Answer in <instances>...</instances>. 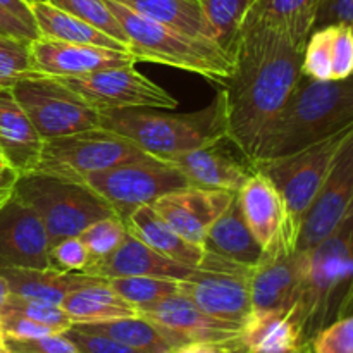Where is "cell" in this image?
Returning a JSON list of instances; mask_svg holds the SVG:
<instances>
[{
	"instance_id": "obj_10",
	"label": "cell",
	"mask_w": 353,
	"mask_h": 353,
	"mask_svg": "<svg viewBox=\"0 0 353 353\" xmlns=\"http://www.w3.org/2000/svg\"><path fill=\"white\" fill-rule=\"evenodd\" d=\"M10 92L43 140L100 128V114L54 76L37 72Z\"/></svg>"
},
{
	"instance_id": "obj_37",
	"label": "cell",
	"mask_w": 353,
	"mask_h": 353,
	"mask_svg": "<svg viewBox=\"0 0 353 353\" xmlns=\"http://www.w3.org/2000/svg\"><path fill=\"white\" fill-rule=\"evenodd\" d=\"M331 41L333 26L314 30L303 48L302 74L316 81H333V64H331Z\"/></svg>"
},
{
	"instance_id": "obj_42",
	"label": "cell",
	"mask_w": 353,
	"mask_h": 353,
	"mask_svg": "<svg viewBox=\"0 0 353 353\" xmlns=\"http://www.w3.org/2000/svg\"><path fill=\"white\" fill-rule=\"evenodd\" d=\"M64 336L81 353H145L119 343L112 338L103 336V334L85 333V331H79L76 327H69Z\"/></svg>"
},
{
	"instance_id": "obj_30",
	"label": "cell",
	"mask_w": 353,
	"mask_h": 353,
	"mask_svg": "<svg viewBox=\"0 0 353 353\" xmlns=\"http://www.w3.org/2000/svg\"><path fill=\"white\" fill-rule=\"evenodd\" d=\"M321 0H255L252 12L281 30L293 45L305 48Z\"/></svg>"
},
{
	"instance_id": "obj_3",
	"label": "cell",
	"mask_w": 353,
	"mask_h": 353,
	"mask_svg": "<svg viewBox=\"0 0 353 353\" xmlns=\"http://www.w3.org/2000/svg\"><path fill=\"white\" fill-rule=\"evenodd\" d=\"M353 126V76L316 81L302 74L261 133L252 162L288 157Z\"/></svg>"
},
{
	"instance_id": "obj_19",
	"label": "cell",
	"mask_w": 353,
	"mask_h": 353,
	"mask_svg": "<svg viewBox=\"0 0 353 353\" xmlns=\"http://www.w3.org/2000/svg\"><path fill=\"white\" fill-rule=\"evenodd\" d=\"M195 268H188L157 254L137 236L128 233L123 243L99 264L90 265L85 274L100 278H128V276H148V278L174 279L183 281L190 278Z\"/></svg>"
},
{
	"instance_id": "obj_8",
	"label": "cell",
	"mask_w": 353,
	"mask_h": 353,
	"mask_svg": "<svg viewBox=\"0 0 353 353\" xmlns=\"http://www.w3.org/2000/svg\"><path fill=\"white\" fill-rule=\"evenodd\" d=\"M86 186L97 193L121 221L157 199L190 186L185 176L171 164L147 157L124 162L103 171L93 172L85 179Z\"/></svg>"
},
{
	"instance_id": "obj_17",
	"label": "cell",
	"mask_w": 353,
	"mask_h": 353,
	"mask_svg": "<svg viewBox=\"0 0 353 353\" xmlns=\"http://www.w3.org/2000/svg\"><path fill=\"white\" fill-rule=\"evenodd\" d=\"M30 57L33 71L45 76H76L137 64V59L126 50L71 43L47 37L31 40Z\"/></svg>"
},
{
	"instance_id": "obj_14",
	"label": "cell",
	"mask_w": 353,
	"mask_h": 353,
	"mask_svg": "<svg viewBox=\"0 0 353 353\" xmlns=\"http://www.w3.org/2000/svg\"><path fill=\"white\" fill-rule=\"evenodd\" d=\"M353 202V130L347 134L330 165L326 179L303 217L296 252L316 247L334 230Z\"/></svg>"
},
{
	"instance_id": "obj_56",
	"label": "cell",
	"mask_w": 353,
	"mask_h": 353,
	"mask_svg": "<svg viewBox=\"0 0 353 353\" xmlns=\"http://www.w3.org/2000/svg\"><path fill=\"white\" fill-rule=\"evenodd\" d=\"M2 90H3V86H0V93H2Z\"/></svg>"
},
{
	"instance_id": "obj_44",
	"label": "cell",
	"mask_w": 353,
	"mask_h": 353,
	"mask_svg": "<svg viewBox=\"0 0 353 353\" xmlns=\"http://www.w3.org/2000/svg\"><path fill=\"white\" fill-rule=\"evenodd\" d=\"M336 24L353 26V0H321L314 30Z\"/></svg>"
},
{
	"instance_id": "obj_34",
	"label": "cell",
	"mask_w": 353,
	"mask_h": 353,
	"mask_svg": "<svg viewBox=\"0 0 353 353\" xmlns=\"http://www.w3.org/2000/svg\"><path fill=\"white\" fill-rule=\"evenodd\" d=\"M47 2L86 21L92 26L99 28L100 31L110 34L121 43L126 45L128 50H130V41H128L126 33L112 14V10L107 6V0H47Z\"/></svg>"
},
{
	"instance_id": "obj_11",
	"label": "cell",
	"mask_w": 353,
	"mask_h": 353,
	"mask_svg": "<svg viewBox=\"0 0 353 353\" xmlns=\"http://www.w3.org/2000/svg\"><path fill=\"white\" fill-rule=\"evenodd\" d=\"M254 269L205 252L200 268L190 278L178 281L179 293L209 316L243 327L254 312L250 295Z\"/></svg>"
},
{
	"instance_id": "obj_13",
	"label": "cell",
	"mask_w": 353,
	"mask_h": 353,
	"mask_svg": "<svg viewBox=\"0 0 353 353\" xmlns=\"http://www.w3.org/2000/svg\"><path fill=\"white\" fill-rule=\"evenodd\" d=\"M245 221L261 245L264 257L290 255L296 252L299 234L293 231L285 203L271 179L262 172H252L236 193Z\"/></svg>"
},
{
	"instance_id": "obj_29",
	"label": "cell",
	"mask_w": 353,
	"mask_h": 353,
	"mask_svg": "<svg viewBox=\"0 0 353 353\" xmlns=\"http://www.w3.org/2000/svg\"><path fill=\"white\" fill-rule=\"evenodd\" d=\"M188 37L216 41V33L196 0H114Z\"/></svg>"
},
{
	"instance_id": "obj_27",
	"label": "cell",
	"mask_w": 353,
	"mask_h": 353,
	"mask_svg": "<svg viewBox=\"0 0 353 353\" xmlns=\"http://www.w3.org/2000/svg\"><path fill=\"white\" fill-rule=\"evenodd\" d=\"M62 309L71 317L72 324L102 323L119 317L138 316V310L123 299L109 281L93 283L74 290L64 296Z\"/></svg>"
},
{
	"instance_id": "obj_43",
	"label": "cell",
	"mask_w": 353,
	"mask_h": 353,
	"mask_svg": "<svg viewBox=\"0 0 353 353\" xmlns=\"http://www.w3.org/2000/svg\"><path fill=\"white\" fill-rule=\"evenodd\" d=\"M10 353H81L62 334H48L31 340H6Z\"/></svg>"
},
{
	"instance_id": "obj_33",
	"label": "cell",
	"mask_w": 353,
	"mask_h": 353,
	"mask_svg": "<svg viewBox=\"0 0 353 353\" xmlns=\"http://www.w3.org/2000/svg\"><path fill=\"white\" fill-rule=\"evenodd\" d=\"M109 285L137 310L179 293L178 281L174 279L148 278V276L110 278Z\"/></svg>"
},
{
	"instance_id": "obj_48",
	"label": "cell",
	"mask_w": 353,
	"mask_h": 353,
	"mask_svg": "<svg viewBox=\"0 0 353 353\" xmlns=\"http://www.w3.org/2000/svg\"><path fill=\"white\" fill-rule=\"evenodd\" d=\"M17 178H19V174L10 168L9 162H7L6 157H3L2 150H0V185L14 186L16 185Z\"/></svg>"
},
{
	"instance_id": "obj_53",
	"label": "cell",
	"mask_w": 353,
	"mask_h": 353,
	"mask_svg": "<svg viewBox=\"0 0 353 353\" xmlns=\"http://www.w3.org/2000/svg\"><path fill=\"white\" fill-rule=\"evenodd\" d=\"M0 353H10L9 348H7L6 340H0Z\"/></svg>"
},
{
	"instance_id": "obj_12",
	"label": "cell",
	"mask_w": 353,
	"mask_h": 353,
	"mask_svg": "<svg viewBox=\"0 0 353 353\" xmlns=\"http://www.w3.org/2000/svg\"><path fill=\"white\" fill-rule=\"evenodd\" d=\"M97 112L121 109H174L178 100L133 65L76 76H54Z\"/></svg>"
},
{
	"instance_id": "obj_51",
	"label": "cell",
	"mask_w": 353,
	"mask_h": 353,
	"mask_svg": "<svg viewBox=\"0 0 353 353\" xmlns=\"http://www.w3.org/2000/svg\"><path fill=\"white\" fill-rule=\"evenodd\" d=\"M226 353H252V352L248 350V347L243 343V341H241V336H240V341H238L233 348H230Z\"/></svg>"
},
{
	"instance_id": "obj_49",
	"label": "cell",
	"mask_w": 353,
	"mask_h": 353,
	"mask_svg": "<svg viewBox=\"0 0 353 353\" xmlns=\"http://www.w3.org/2000/svg\"><path fill=\"white\" fill-rule=\"evenodd\" d=\"M9 295H10L9 285H7V281H6V278H3V276H0V310H2L3 305H6Z\"/></svg>"
},
{
	"instance_id": "obj_24",
	"label": "cell",
	"mask_w": 353,
	"mask_h": 353,
	"mask_svg": "<svg viewBox=\"0 0 353 353\" xmlns=\"http://www.w3.org/2000/svg\"><path fill=\"white\" fill-rule=\"evenodd\" d=\"M202 247L209 254L230 259L247 268H255L264 259L261 245L257 243L245 221L238 196H234L228 209L214 221L207 231Z\"/></svg>"
},
{
	"instance_id": "obj_55",
	"label": "cell",
	"mask_w": 353,
	"mask_h": 353,
	"mask_svg": "<svg viewBox=\"0 0 353 353\" xmlns=\"http://www.w3.org/2000/svg\"><path fill=\"white\" fill-rule=\"evenodd\" d=\"M28 3H31V2H38V0H26Z\"/></svg>"
},
{
	"instance_id": "obj_36",
	"label": "cell",
	"mask_w": 353,
	"mask_h": 353,
	"mask_svg": "<svg viewBox=\"0 0 353 353\" xmlns=\"http://www.w3.org/2000/svg\"><path fill=\"white\" fill-rule=\"evenodd\" d=\"M128 234L126 224L121 221L117 216L103 217V219L97 221L92 226L86 228L79 238L85 241L86 248H88L90 255H92V264H99L103 259L109 257L121 243H123L124 236Z\"/></svg>"
},
{
	"instance_id": "obj_25",
	"label": "cell",
	"mask_w": 353,
	"mask_h": 353,
	"mask_svg": "<svg viewBox=\"0 0 353 353\" xmlns=\"http://www.w3.org/2000/svg\"><path fill=\"white\" fill-rule=\"evenodd\" d=\"M128 233L137 236L157 254L179 262L188 268L199 269L205 257V250L200 245L192 243L183 238L178 231L172 230L154 209L152 205H143L134 210L126 221Z\"/></svg>"
},
{
	"instance_id": "obj_52",
	"label": "cell",
	"mask_w": 353,
	"mask_h": 353,
	"mask_svg": "<svg viewBox=\"0 0 353 353\" xmlns=\"http://www.w3.org/2000/svg\"><path fill=\"white\" fill-rule=\"evenodd\" d=\"M290 353H312V350H310V343H307V345H302V347H299L296 350H293Z\"/></svg>"
},
{
	"instance_id": "obj_28",
	"label": "cell",
	"mask_w": 353,
	"mask_h": 353,
	"mask_svg": "<svg viewBox=\"0 0 353 353\" xmlns=\"http://www.w3.org/2000/svg\"><path fill=\"white\" fill-rule=\"evenodd\" d=\"M240 336L252 353H290L302 347L288 310H254Z\"/></svg>"
},
{
	"instance_id": "obj_1",
	"label": "cell",
	"mask_w": 353,
	"mask_h": 353,
	"mask_svg": "<svg viewBox=\"0 0 353 353\" xmlns=\"http://www.w3.org/2000/svg\"><path fill=\"white\" fill-rule=\"evenodd\" d=\"M303 48L255 12L247 14L234 52L233 74L224 85L228 138L248 162L261 133L285 105L302 78Z\"/></svg>"
},
{
	"instance_id": "obj_50",
	"label": "cell",
	"mask_w": 353,
	"mask_h": 353,
	"mask_svg": "<svg viewBox=\"0 0 353 353\" xmlns=\"http://www.w3.org/2000/svg\"><path fill=\"white\" fill-rule=\"evenodd\" d=\"M14 195V186H3L0 185V209L12 199Z\"/></svg>"
},
{
	"instance_id": "obj_20",
	"label": "cell",
	"mask_w": 353,
	"mask_h": 353,
	"mask_svg": "<svg viewBox=\"0 0 353 353\" xmlns=\"http://www.w3.org/2000/svg\"><path fill=\"white\" fill-rule=\"evenodd\" d=\"M169 162L185 176L190 186L205 190L238 193L254 172L248 162L241 164L236 159L217 150V145L185 152Z\"/></svg>"
},
{
	"instance_id": "obj_18",
	"label": "cell",
	"mask_w": 353,
	"mask_h": 353,
	"mask_svg": "<svg viewBox=\"0 0 353 353\" xmlns=\"http://www.w3.org/2000/svg\"><path fill=\"white\" fill-rule=\"evenodd\" d=\"M234 196V192L186 186L157 199L152 209L183 238L202 247L209 228Z\"/></svg>"
},
{
	"instance_id": "obj_2",
	"label": "cell",
	"mask_w": 353,
	"mask_h": 353,
	"mask_svg": "<svg viewBox=\"0 0 353 353\" xmlns=\"http://www.w3.org/2000/svg\"><path fill=\"white\" fill-rule=\"evenodd\" d=\"M296 254L300 286L290 316L307 345L327 324L353 314V202L327 236Z\"/></svg>"
},
{
	"instance_id": "obj_45",
	"label": "cell",
	"mask_w": 353,
	"mask_h": 353,
	"mask_svg": "<svg viewBox=\"0 0 353 353\" xmlns=\"http://www.w3.org/2000/svg\"><path fill=\"white\" fill-rule=\"evenodd\" d=\"M0 34H9V37L23 38V40H34V38L40 37L37 30L26 26L24 23H21L17 17H14L12 14L7 12L6 9L0 7Z\"/></svg>"
},
{
	"instance_id": "obj_16",
	"label": "cell",
	"mask_w": 353,
	"mask_h": 353,
	"mask_svg": "<svg viewBox=\"0 0 353 353\" xmlns=\"http://www.w3.org/2000/svg\"><path fill=\"white\" fill-rule=\"evenodd\" d=\"M50 241L31 207L12 199L0 209V268L47 269Z\"/></svg>"
},
{
	"instance_id": "obj_54",
	"label": "cell",
	"mask_w": 353,
	"mask_h": 353,
	"mask_svg": "<svg viewBox=\"0 0 353 353\" xmlns=\"http://www.w3.org/2000/svg\"><path fill=\"white\" fill-rule=\"evenodd\" d=\"M0 340H6V338H3V333H2V327H0Z\"/></svg>"
},
{
	"instance_id": "obj_32",
	"label": "cell",
	"mask_w": 353,
	"mask_h": 353,
	"mask_svg": "<svg viewBox=\"0 0 353 353\" xmlns=\"http://www.w3.org/2000/svg\"><path fill=\"white\" fill-rule=\"evenodd\" d=\"M216 33V43L234 61L241 26L255 0H196Z\"/></svg>"
},
{
	"instance_id": "obj_31",
	"label": "cell",
	"mask_w": 353,
	"mask_h": 353,
	"mask_svg": "<svg viewBox=\"0 0 353 353\" xmlns=\"http://www.w3.org/2000/svg\"><path fill=\"white\" fill-rule=\"evenodd\" d=\"M72 327L85 333H95L109 336L119 343L128 345L145 353H172L174 348L164 340L157 327L148 319L138 316L119 317V319L102 321V323L72 324Z\"/></svg>"
},
{
	"instance_id": "obj_5",
	"label": "cell",
	"mask_w": 353,
	"mask_h": 353,
	"mask_svg": "<svg viewBox=\"0 0 353 353\" xmlns=\"http://www.w3.org/2000/svg\"><path fill=\"white\" fill-rule=\"evenodd\" d=\"M107 6L123 26L130 41V54L137 62H157L181 69L221 86L226 85L228 78L233 74V57L216 41L179 33L114 0H107Z\"/></svg>"
},
{
	"instance_id": "obj_15",
	"label": "cell",
	"mask_w": 353,
	"mask_h": 353,
	"mask_svg": "<svg viewBox=\"0 0 353 353\" xmlns=\"http://www.w3.org/2000/svg\"><path fill=\"white\" fill-rule=\"evenodd\" d=\"M172 348L196 341H223L241 334V326L203 312L188 296L176 293L152 305L138 309Z\"/></svg>"
},
{
	"instance_id": "obj_35",
	"label": "cell",
	"mask_w": 353,
	"mask_h": 353,
	"mask_svg": "<svg viewBox=\"0 0 353 353\" xmlns=\"http://www.w3.org/2000/svg\"><path fill=\"white\" fill-rule=\"evenodd\" d=\"M30 40L0 34V86L10 88L37 72L31 68Z\"/></svg>"
},
{
	"instance_id": "obj_22",
	"label": "cell",
	"mask_w": 353,
	"mask_h": 353,
	"mask_svg": "<svg viewBox=\"0 0 353 353\" xmlns=\"http://www.w3.org/2000/svg\"><path fill=\"white\" fill-rule=\"evenodd\" d=\"M300 286L299 254L264 257L250 279L252 309L288 310L295 305Z\"/></svg>"
},
{
	"instance_id": "obj_46",
	"label": "cell",
	"mask_w": 353,
	"mask_h": 353,
	"mask_svg": "<svg viewBox=\"0 0 353 353\" xmlns=\"http://www.w3.org/2000/svg\"><path fill=\"white\" fill-rule=\"evenodd\" d=\"M238 341H240V336L223 341H196V343H188L179 348H174L172 353H226Z\"/></svg>"
},
{
	"instance_id": "obj_21",
	"label": "cell",
	"mask_w": 353,
	"mask_h": 353,
	"mask_svg": "<svg viewBox=\"0 0 353 353\" xmlns=\"http://www.w3.org/2000/svg\"><path fill=\"white\" fill-rule=\"evenodd\" d=\"M43 138L30 121L10 88L0 93V150L19 176L33 172L40 162Z\"/></svg>"
},
{
	"instance_id": "obj_23",
	"label": "cell",
	"mask_w": 353,
	"mask_h": 353,
	"mask_svg": "<svg viewBox=\"0 0 353 353\" xmlns=\"http://www.w3.org/2000/svg\"><path fill=\"white\" fill-rule=\"evenodd\" d=\"M0 276L6 278L10 295L41 300V302L55 303V305H61L64 296L74 290L93 285V283L109 281L100 276H90L85 272H64L54 268H0Z\"/></svg>"
},
{
	"instance_id": "obj_38",
	"label": "cell",
	"mask_w": 353,
	"mask_h": 353,
	"mask_svg": "<svg viewBox=\"0 0 353 353\" xmlns=\"http://www.w3.org/2000/svg\"><path fill=\"white\" fill-rule=\"evenodd\" d=\"M2 310H10V312L21 314L24 317L37 321V323L45 324V326L52 327L57 333H65L69 327H72L71 317L65 314V310L61 305L55 303L41 302V300H30L21 299V296L9 295L6 305Z\"/></svg>"
},
{
	"instance_id": "obj_9",
	"label": "cell",
	"mask_w": 353,
	"mask_h": 353,
	"mask_svg": "<svg viewBox=\"0 0 353 353\" xmlns=\"http://www.w3.org/2000/svg\"><path fill=\"white\" fill-rule=\"evenodd\" d=\"M352 130L353 126L288 157L252 164L248 162L252 169L268 176L276 186L285 203L290 224L299 236L303 217L316 200L338 148Z\"/></svg>"
},
{
	"instance_id": "obj_57",
	"label": "cell",
	"mask_w": 353,
	"mask_h": 353,
	"mask_svg": "<svg viewBox=\"0 0 353 353\" xmlns=\"http://www.w3.org/2000/svg\"><path fill=\"white\" fill-rule=\"evenodd\" d=\"M350 28H352V30H353V26H350Z\"/></svg>"
},
{
	"instance_id": "obj_4",
	"label": "cell",
	"mask_w": 353,
	"mask_h": 353,
	"mask_svg": "<svg viewBox=\"0 0 353 353\" xmlns=\"http://www.w3.org/2000/svg\"><path fill=\"white\" fill-rule=\"evenodd\" d=\"M100 128L137 143L159 161H172L185 152L219 145L228 138L226 93L221 90L203 109L165 114L155 109H121L100 112Z\"/></svg>"
},
{
	"instance_id": "obj_7",
	"label": "cell",
	"mask_w": 353,
	"mask_h": 353,
	"mask_svg": "<svg viewBox=\"0 0 353 353\" xmlns=\"http://www.w3.org/2000/svg\"><path fill=\"white\" fill-rule=\"evenodd\" d=\"M143 157L147 154L131 140L105 128H95L45 140L33 172L83 183L93 172Z\"/></svg>"
},
{
	"instance_id": "obj_26",
	"label": "cell",
	"mask_w": 353,
	"mask_h": 353,
	"mask_svg": "<svg viewBox=\"0 0 353 353\" xmlns=\"http://www.w3.org/2000/svg\"><path fill=\"white\" fill-rule=\"evenodd\" d=\"M31 12H33L34 24L40 37L54 38L61 41H71V43L81 45H97V47L114 48V50H128L124 43L112 38L110 34L103 33L99 28L92 26L86 21L52 6L47 0L31 2Z\"/></svg>"
},
{
	"instance_id": "obj_40",
	"label": "cell",
	"mask_w": 353,
	"mask_h": 353,
	"mask_svg": "<svg viewBox=\"0 0 353 353\" xmlns=\"http://www.w3.org/2000/svg\"><path fill=\"white\" fill-rule=\"evenodd\" d=\"M312 353H353V314L327 324L310 341Z\"/></svg>"
},
{
	"instance_id": "obj_41",
	"label": "cell",
	"mask_w": 353,
	"mask_h": 353,
	"mask_svg": "<svg viewBox=\"0 0 353 353\" xmlns=\"http://www.w3.org/2000/svg\"><path fill=\"white\" fill-rule=\"evenodd\" d=\"M331 64H333L334 81L353 76V30L347 24L333 26Z\"/></svg>"
},
{
	"instance_id": "obj_47",
	"label": "cell",
	"mask_w": 353,
	"mask_h": 353,
	"mask_svg": "<svg viewBox=\"0 0 353 353\" xmlns=\"http://www.w3.org/2000/svg\"><path fill=\"white\" fill-rule=\"evenodd\" d=\"M0 7L6 9L9 14H12L14 17H17V19H19L21 23L26 24V26L37 30L33 12H31V7L26 0H0Z\"/></svg>"
},
{
	"instance_id": "obj_39",
	"label": "cell",
	"mask_w": 353,
	"mask_h": 353,
	"mask_svg": "<svg viewBox=\"0 0 353 353\" xmlns=\"http://www.w3.org/2000/svg\"><path fill=\"white\" fill-rule=\"evenodd\" d=\"M50 268L64 272H85L92 264V255L79 236H69L52 245L48 252Z\"/></svg>"
},
{
	"instance_id": "obj_6",
	"label": "cell",
	"mask_w": 353,
	"mask_h": 353,
	"mask_svg": "<svg viewBox=\"0 0 353 353\" xmlns=\"http://www.w3.org/2000/svg\"><path fill=\"white\" fill-rule=\"evenodd\" d=\"M14 196L37 212L48 234L50 247L69 236H79L88 226L114 210L85 183L68 181L43 172L17 178Z\"/></svg>"
}]
</instances>
